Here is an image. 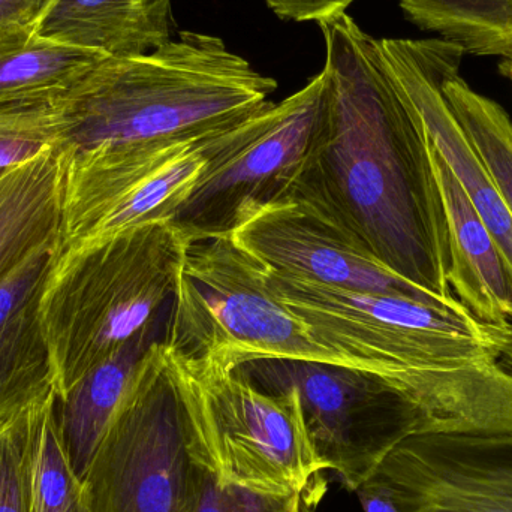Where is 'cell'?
Instances as JSON below:
<instances>
[{
  "mask_svg": "<svg viewBox=\"0 0 512 512\" xmlns=\"http://www.w3.org/2000/svg\"><path fill=\"white\" fill-rule=\"evenodd\" d=\"M324 36L322 89L288 197L312 207L408 282L454 297L444 201L420 117L379 39L340 14Z\"/></svg>",
  "mask_w": 512,
  "mask_h": 512,
  "instance_id": "6da1fadb",
  "label": "cell"
},
{
  "mask_svg": "<svg viewBox=\"0 0 512 512\" xmlns=\"http://www.w3.org/2000/svg\"><path fill=\"white\" fill-rule=\"evenodd\" d=\"M276 89L224 39L185 30L152 53L93 63L59 99L54 144L77 153L207 137L254 116Z\"/></svg>",
  "mask_w": 512,
  "mask_h": 512,
  "instance_id": "7a4b0ae2",
  "label": "cell"
},
{
  "mask_svg": "<svg viewBox=\"0 0 512 512\" xmlns=\"http://www.w3.org/2000/svg\"><path fill=\"white\" fill-rule=\"evenodd\" d=\"M271 288L322 346L417 399L465 417L483 393L478 364L499 363L493 327L465 306L366 294L267 270Z\"/></svg>",
  "mask_w": 512,
  "mask_h": 512,
  "instance_id": "3957f363",
  "label": "cell"
},
{
  "mask_svg": "<svg viewBox=\"0 0 512 512\" xmlns=\"http://www.w3.org/2000/svg\"><path fill=\"white\" fill-rule=\"evenodd\" d=\"M191 243L173 222L159 221L59 246L39 300L57 399L170 313Z\"/></svg>",
  "mask_w": 512,
  "mask_h": 512,
  "instance_id": "277c9868",
  "label": "cell"
},
{
  "mask_svg": "<svg viewBox=\"0 0 512 512\" xmlns=\"http://www.w3.org/2000/svg\"><path fill=\"white\" fill-rule=\"evenodd\" d=\"M162 342L200 369L234 370L255 360L346 366L280 300L267 268L233 236L189 245Z\"/></svg>",
  "mask_w": 512,
  "mask_h": 512,
  "instance_id": "5b68a950",
  "label": "cell"
},
{
  "mask_svg": "<svg viewBox=\"0 0 512 512\" xmlns=\"http://www.w3.org/2000/svg\"><path fill=\"white\" fill-rule=\"evenodd\" d=\"M236 370L265 393H295L316 457L349 492H357L382 460L412 436L478 435L463 418L354 367L255 360Z\"/></svg>",
  "mask_w": 512,
  "mask_h": 512,
  "instance_id": "8992f818",
  "label": "cell"
},
{
  "mask_svg": "<svg viewBox=\"0 0 512 512\" xmlns=\"http://www.w3.org/2000/svg\"><path fill=\"white\" fill-rule=\"evenodd\" d=\"M183 361L186 441L192 459L224 486L303 493L319 501L325 471L292 391L268 394L236 369Z\"/></svg>",
  "mask_w": 512,
  "mask_h": 512,
  "instance_id": "52a82bcc",
  "label": "cell"
},
{
  "mask_svg": "<svg viewBox=\"0 0 512 512\" xmlns=\"http://www.w3.org/2000/svg\"><path fill=\"white\" fill-rule=\"evenodd\" d=\"M200 471L186 441L183 361L158 340L83 477L90 510L194 512Z\"/></svg>",
  "mask_w": 512,
  "mask_h": 512,
  "instance_id": "ba28073f",
  "label": "cell"
},
{
  "mask_svg": "<svg viewBox=\"0 0 512 512\" xmlns=\"http://www.w3.org/2000/svg\"><path fill=\"white\" fill-rule=\"evenodd\" d=\"M319 72L303 89L219 132L200 182L173 218L191 242L231 236L264 207L288 197L318 110Z\"/></svg>",
  "mask_w": 512,
  "mask_h": 512,
  "instance_id": "9c48e42d",
  "label": "cell"
},
{
  "mask_svg": "<svg viewBox=\"0 0 512 512\" xmlns=\"http://www.w3.org/2000/svg\"><path fill=\"white\" fill-rule=\"evenodd\" d=\"M219 132L77 153L60 147L65 152L60 248L150 222L173 221L203 177L210 144Z\"/></svg>",
  "mask_w": 512,
  "mask_h": 512,
  "instance_id": "30bf717a",
  "label": "cell"
},
{
  "mask_svg": "<svg viewBox=\"0 0 512 512\" xmlns=\"http://www.w3.org/2000/svg\"><path fill=\"white\" fill-rule=\"evenodd\" d=\"M399 512H512V435H420L366 481Z\"/></svg>",
  "mask_w": 512,
  "mask_h": 512,
  "instance_id": "8fae6325",
  "label": "cell"
},
{
  "mask_svg": "<svg viewBox=\"0 0 512 512\" xmlns=\"http://www.w3.org/2000/svg\"><path fill=\"white\" fill-rule=\"evenodd\" d=\"M231 236L240 248L280 276L366 294L399 295L433 306H463L456 297H441L397 276L348 234L295 198L264 207Z\"/></svg>",
  "mask_w": 512,
  "mask_h": 512,
  "instance_id": "7c38bea8",
  "label": "cell"
},
{
  "mask_svg": "<svg viewBox=\"0 0 512 512\" xmlns=\"http://www.w3.org/2000/svg\"><path fill=\"white\" fill-rule=\"evenodd\" d=\"M382 56L436 152L495 237L512 280V216L444 96L445 78L465 53L441 38L379 39Z\"/></svg>",
  "mask_w": 512,
  "mask_h": 512,
  "instance_id": "4fadbf2b",
  "label": "cell"
},
{
  "mask_svg": "<svg viewBox=\"0 0 512 512\" xmlns=\"http://www.w3.org/2000/svg\"><path fill=\"white\" fill-rule=\"evenodd\" d=\"M59 242L44 243L0 276V421L54 391L39 300Z\"/></svg>",
  "mask_w": 512,
  "mask_h": 512,
  "instance_id": "5bb4252c",
  "label": "cell"
},
{
  "mask_svg": "<svg viewBox=\"0 0 512 512\" xmlns=\"http://www.w3.org/2000/svg\"><path fill=\"white\" fill-rule=\"evenodd\" d=\"M429 150L447 218L451 292L478 321L512 324V280L501 249L430 140Z\"/></svg>",
  "mask_w": 512,
  "mask_h": 512,
  "instance_id": "9a60e30c",
  "label": "cell"
},
{
  "mask_svg": "<svg viewBox=\"0 0 512 512\" xmlns=\"http://www.w3.org/2000/svg\"><path fill=\"white\" fill-rule=\"evenodd\" d=\"M173 27V0H50L32 29L54 44L131 57L170 42Z\"/></svg>",
  "mask_w": 512,
  "mask_h": 512,
  "instance_id": "2e32d148",
  "label": "cell"
},
{
  "mask_svg": "<svg viewBox=\"0 0 512 512\" xmlns=\"http://www.w3.org/2000/svg\"><path fill=\"white\" fill-rule=\"evenodd\" d=\"M168 316L170 313L89 370L62 399L56 397L57 423L81 480L144 355L153 343L164 339Z\"/></svg>",
  "mask_w": 512,
  "mask_h": 512,
  "instance_id": "e0dca14e",
  "label": "cell"
},
{
  "mask_svg": "<svg viewBox=\"0 0 512 512\" xmlns=\"http://www.w3.org/2000/svg\"><path fill=\"white\" fill-rule=\"evenodd\" d=\"M65 152L56 144L0 171V276L30 252L57 239Z\"/></svg>",
  "mask_w": 512,
  "mask_h": 512,
  "instance_id": "ac0fdd59",
  "label": "cell"
},
{
  "mask_svg": "<svg viewBox=\"0 0 512 512\" xmlns=\"http://www.w3.org/2000/svg\"><path fill=\"white\" fill-rule=\"evenodd\" d=\"M102 57L45 41L32 27H0V105L62 98Z\"/></svg>",
  "mask_w": 512,
  "mask_h": 512,
  "instance_id": "d6986e66",
  "label": "cell"
},
{
  "mask_svg": "<svg viewBox=\"0 0 512 512\" xmlns=\"http://www.w3.org/2000/svg\"><path fill=\"white\" fill-rule=\"evenodd\" d=\"M26 456L30 512H92L57 423L54 391L27 408Z\"/></svg>",
  "mask_w": 512,
  "mask_h": 512,
  "instance_id": "ffe728a7",
  "label": "cell"
},
{
  "mask_svg": "<svg viewBox=\"0 0 512 512\" xmlns=\"http://www.w3.org/2000/svg\"><path fill=\"white\" fill-rule=\"evenodd\" d=\"M405 17L471 56L512 59V0H399Z\"/></svg>",
  "mask_w": 512,
  "mask_h": 512,
  "instance_id": "44dd1931",
  "label": "cell"
},
{
  "mask_svg": "<svg viewBox=\"0 0 512 512\" xmlns=\"http://www.w3.org/2000/svg\"><path fill=\"white\" fill-rule=\"evenodd\" d=\"M445 99L512 216V119L502 105L472 89L460 69L442 84Z\"/></svg>",
  "mask_w": 512,
  "mask_h": 512,
  "instance_id": "7402d4cb",
  "label": "cell"
},
{
  "mask_svg": "<svg viewBox=\"0 0 512 512\" xmlns=\"http://www.w3.org/2000/svg\"><path fill=\"white\" fill-rule=\"evenodd\" d=\"M316 505L318 501L303 493L277 495L224 486L201 466L194 512H315Z\"/></svg>",
  "mask_w": 512,
  "mask_h": 512,
  "instance_id": "603a6c76",
  "label": "cell"
},
{
  "mask_svg": "<svg viewBox=\"0 0 512 512\" xmlns=\"http://www.w3.org/2000/svg\"><path fill=\"white\" fill-rule=\"evenodd\" d=\"M26 429L27 409L0 421V512H30Z\"/></svg>",
  "mask_w": 512,
  "mask_h": 512,
  "instance_id": "cb8c5ba5",
  "label": "cell"
},
{
  "mask_svg": "<svg viewBox=\"0 0 512 512\" xmlns=\"http://www.w3.org/2000/svg\"><path fill=\"white\" fill-rule=\"evenodd\" d=\"M268 8L282 20L313 21L319 24L345 14L357 0H264Z\"/></svg>",
  "mask_w": 512,
  "mask_h": 512,
  "instance_id": "d4e9b609",
  "label": "cell"
},
{
  "mask_svg": "<svg viewBox=\"0 0 512 512\" xmlns=\"http://www.w3.org/2000/svg\"><path fill=\"white\" fill-rule=\"evenodd\" d=\"M50 0H0V27H33Z\"/></svg>",
  "mask_w": 512,
  "mask_h": 512,
  "instance_id": "484cf974",
  "label": "cell"
},
{
  "mask_svg": "<svg viewBox=\"0 0 512 512\" xmlns=\"http://www.w3.org/2000/svg\"><path fill=\"white\" fill-rule=\"evenodd\" d=\"M50 144L26 138L0 137V171L35 158Z\"/></svg>",
  "mask_w": 512,
  "mask_h": 512,
  "instance_id": "4316f807",
  "label": "cell"
},
{
  "mask_svg": "<svg viewBox=\"0 0 512 512\" xmlns=\"http://www.w3.org/2000/svg\"><path fill=\"white\" fill-rule=\"evenodd\" d=\"M499 68H501L502 74H504L505 77H507L508 80L511 81L512 86V60H504V62H502V65L499 66Z\"/></svg>",
  "mask_w": 512,
  "mask_h": 512,
  "instance_id": "83f0119b",
  "label": "cell"
},
{
  "mask_svg": "<svg viewBox=\"0 0 512 512\" xmlns=\"http://www.w3.org/2000/svg\"><path fill=\"white\" fill-rule=\"evenodd\" d=\"M507 367L512 372V345L510 346V351L507 354Z\"/></svg>",
  "mask_w": 512,
  "mask_h": 512,
  "instance_id": "f1b7e54d",
  "label": "cell"
},
{
  "mask_svg": "<svg viewBox=\"0 0 512 512\" xmlns=\"http://www.w3.org/2000/svg\"><path fill=\"white\" fill-rule=\"evenodd\" d=\"M512 60V59H511Z\"/></svg>",
  "mask_w": 512,
  "mask_h": 512,
  "instance_id": "f546056e",
  "label": "cell"
}]
</instances>
